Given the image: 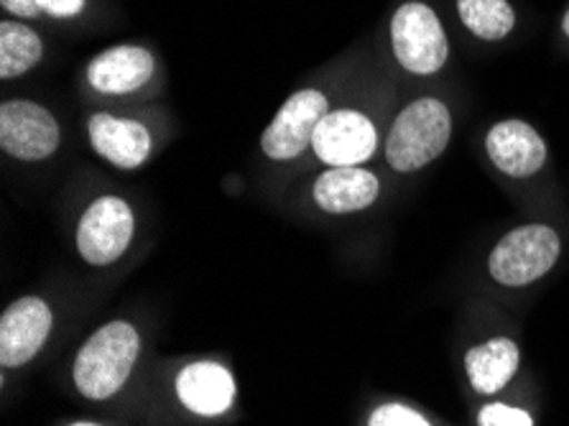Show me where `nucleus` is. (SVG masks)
Instances as JSON below:
<instances>
[{"mask_svg":"<svg viewBox=\"0 0 569 426\" xmlns=\"http://www.w3.org/2000/svg\"><path fill=\"white\" fill-rule=\"evenodd\" d=\"M562 29H565V33H567V39H569V11H567V16H565V21H562Z\"/></svg>","mask_w":569,"mask_h":426,"instance_id":"4be33fe9","label":"nucleus"},{"mask_svg":"<svg viewBox=\"0 0 569 426\" xmlns=\"http://www.w3.org/2000/svg\"><path fill=\"white\" fill-rule=\"evenodd\" d=\"M39 11H44L54 19H72L84 8V0H37Z\"/></svg>","mask_w":569,"mask_h":426,"instance_id":"aec40b11","label":"nucleus"},{"mask_svg":"<svg viewBox=\"0 0 569 426\" xmlns=\"http://www.w3.org/2000/svg\"><path fill=\"white\" fill-rule=\"evenodd\" d=\"M57 118L31 100H8L0 108V146L19 161H44L59 149Z\"/></svg>","mask_w":569,"mask_h":426,"instance_id":"0eeeda50","label":"nucleus"},{"mask_svg":"<svg viewBox=\"0 0 569 426\" xmlns=\"http://www.w3.org/2000/svg\"><path fill=\"white\" fill-rule=\"evenodd\" d=\"M478 424L480 426H533L529 414L506 404H490L482 408L478 416Z\"/></svg>","mask_w":569,"mask_h":426,"instance_id":"6ab92c4d","label":"nucleus"},{"mask_svg":"<svg viewBox=\"0 0 569 426\" xmlns=\"http://www.w3.org/2000/svg\"><path fill=\"white\" fill-rule=\"evenodd\" d=\"M391 43L399 65L413 75L439 72L450 55L442 23L425 3H403L393 13Z\"/></svg>","mask_w":569,"mask_h":426,"instance_id":"20e7f679","label":"nucleus"},{"mask_svg":"<svg viewBox=\"0 0 569 426\" xmlns=\"http://www.w3.org/2000/svg\"><path fill=\"white\" fill-rule=\"evenodd\" d=\"M177 396L192 414L220 416L236 402V380L220 363L200 360L179 373Z\"/></svg>","mask_w":569,"mask_h":426,"instance_id":"ddd939ff","label":"nucleus"},{"mask_svg":"<svg viewBox=\"0 0 569 426\" xmlns=\"http://www.w3.org/2000/svg\"><path fill=\"white\" fill-rule=\"evenodd\" d=\"M44 57V43L29 26L3 21L0 23V77L13 80L37 67Z\"/></svg>","mask_w":569,"mask_h":426,"instance_id":"dca6fc26","label":"nucleus"},{"mask_svg":"<svg viewBox=\"0 0 569 426\" xmlns=\"http://www.w3.org/2000/svg\"><path fill=\"white\" fill-rule=\"evenodd\" d=\"M378 133L373 120L358 110H332L317 126L312 149L330 169L363 167L376 153Z\"/></svg>","mask_w":569,"mask_h":426,"instance_id":"6e6552de","label":"nucleus"},{"mask_svg":"<svg viewBox=\"0 0 569 426\" xmlns=\"http://www.w3.org/2000/svg\"><path fill=\"white\" fill-rule=\"evenodd\" d=\"M490 161L508 177H531L547 164V143L523 120H503L490 128L486 138Z\"/></svg>","mask_w":569,"mask_h":426,"instance_id":"9b49d317","label":"nucleus"},{"mask_svg":"<svg viewBox=\"0 0 569 426\" xmlns=\"http://www.w3.org/2000/svg\"><path fill=\"white\" fill-rule=\"evenodd\" d=\"M381 195L373 171L363 167H338L319 174L315 181V202L330 215H350L368 210Z\"/></svg>","mask_w":569,"mask_h":426,"instance_id":"4468645a","label":"nucleus"},{"mask_svg":"<svg viewBox=\"0 0 569 426\" xmlns=\"http://www.w3.org/2000/svg\"><path fill=\"white\" fill-rule=\"evenodd\" d=\"M562 242L549 225H523L498 240L488 258V271L503 286L539 281L555 268Z\"/></svg>","mask_w":569,"mask_h":426,"instance_id":"7ed1b4c3","label":"nucleus"},{"mask_svg":"<svg viewBox=\"0 0 569 426\" xmlns=\"http://www.w3.org/2000/svg\"><path fill=\"white\" fill-rule=\"evenodd\" d=\"M92 149L102 159L123 171L143 167L151 156L149 128L131 118H116L110 112H94L88 123Z\"/></svg>","mask_w":569,"mask_h":426,"instance_id":"9d476101","label":"nucleus"},{"mask_svg":"<svg viewBox=\"0 0 569 426\" xmlns=\"http://www.w3.org/2000/svg\"><path fill=\"white\" fill-rule=\"evenodd\" d=\"M141 353V337L128 321L100 327L74 360V386L92 402H106L126 386Z\"/></svg>","mask_w":569,"mask_h":426,"instance_id":"f257e3e1","label":"nucleus"},{"mask_svg":"<svg viewBox=\"0 0 569 426\" xmlns=\"http://www.w3.org/2000/svg\"><path fill=\"white\" fill-rule=\"evenodd\" d=\"M54 325L51 309L44 299L23 297L13 301L0 319V365L19 368L44 347Z\"/></svg>","mask_w":569,"mask_h":426,"instance_id":"1a4fd4ad","label":"nucleus"},{"mask_svg":"<svg viewBox=\"0 0 569 426\" xmlns=\"http://www.w3.org/2000/svg\"><path fill=\"white\" fill-rule=\"evenodd\" d=\"M519 363V345L508 337H496V340L472 347L465 358L468 378L478 394H498L516 376Z\"/></svg>","mask_w":569,"mask_h":426,"instance_id":"2eb2a0df","label":"nucleus"},{"mask_svg":"<svg viewBox=\"0 0 569 426\" xmlns=\"http://www.w3.org/2000/svg\"><path fill=\"white\" fill-rule=\"evenodd\" d=\"M368 426H432L425 416L403 404H383L370 414Z\"/></svg>","mask_w":569,"mask_h":426,"instance_id":"a211bd4d","label":"nucleus"},{"mask_svg":"<svg viewBox=\"0 0 569 426\" xmlns=\"http://www.w3.org/2000/svg\"><path fill=\"white\" fill-rule=\"evenodd\" d=\"M465 29L478 39L501 41L513 31L516 13L508 0H457Z\"/></svg>","mask_w":569,"mask_h":426,"instance_id":"f3484780","label":"nucleus"},{"mask_svg":"<svg viewBox=\"0 0 569 426\" xmlns=\"http://www.w3.org/2000/svg\"><path fill=\"white\" fill-rule=\"evenodd\" d=\"M153 72H157V62L149 49L120 43L92 59L88 82L102 95H128L149 85Z\"/></svg>","mask_w":569,"mask_h":426,"instance_id":"f8f14e48","label":"nucleus"},{"mask_svg":"<svg viewBox=\"0 0 569 426\" xmlns=\"http://www.w3.org/2000/svg\"><path fill=\"white\" fill-rule=\"evenodd\" d=\"M330 112V102L319 90H299L283 102L261 136V149L273 161H291L312 146L315 130Z\"/></svg>","mask_w":569,"mask_h":426,"instance_id":"423d86ee","label":"nucleus"},{"mask_svg":"<svg viewBox=\"0 0 569 426\" xmlns=\"http://www.w3.org/2000/svg\"><path fill=\"white\" fill-rule=\"evenodd\" d=\"M72 426H98V424H88V422H80V424H72Z\"/></svg>","mask_w":569,"mask_h":426,"instance_id":"5701e85b","label":"nucleus"},{"mask_svg":"<svg viewBox=\"0 0 569 426\" xmlns=\"http://www.w3.org/2000/svg\"><path fill=\"white\" fill-rule=\"evenodd\" d=\"M136 232V217L123 197H98L77 225V250L90 266H110L126 254Z\"/></svg>","mask_w":569,"mask_h":426,"instance_id":"39448f33","label":"nucleus"},{"mask_svg":"<svg viewBox=\"0 0 569 426\" xmlns=\"http://www.w3.org/2000/svg\"><path fill=\"white\" fill-rule=\"evenodd\" d=\"M3 11L21 16V19H33L39 13V3L37 0H0Z\"/></svg>","mask_w":569,"mask_h":426,"instance_id":"412c9836","label":"nucleus"},{"mask_svg":"<svg viewBox=\"0 0 569 426\" xmlns=\"http://www.w3.org/2000/svg\"><path fill=\"white\" fill-rule=\"evenodd\" d=\"M452 136V116L442 100L419 98L399 112L386 141L388 167L411 174L445 153Z\"/></svg>","mask_w":569,"mask_h":426,"instance_id":"f03ea898","label":"nucleus"}]
</instances>
